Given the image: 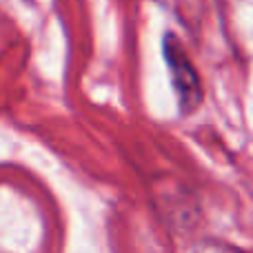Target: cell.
<instances>
[{"label": "cell", "instance_id": "6da1fadb", "mask_svg": "<svg viewBox=\"0 0 253 253\" xmlns=\"http://www.w3.org/2000/svg\"><path fill=\"white\" fill-rule=\"evenodd\" d=\"M162 51H165V60H167V67H169L171 84H173L175 96H178L180 111H182L184 116L193 114L202 102L200 76H198L187 49L182 47V42H180L173 34L165 36V40H162Z\"/></svg>", "mask_w": 253, "mask_h": 253}]
</instances>
